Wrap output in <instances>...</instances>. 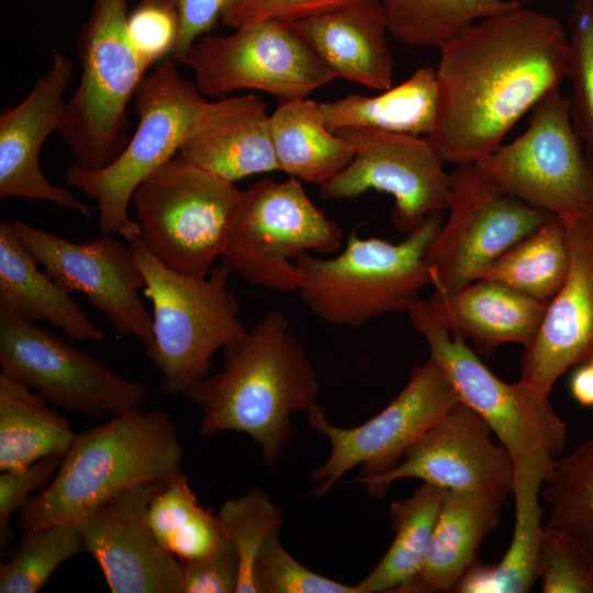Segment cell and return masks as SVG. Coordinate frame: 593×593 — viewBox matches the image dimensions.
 Here are the masks:
<instances>
[{"label":"cell","instance_id":"cell-1","mask_svg":"<svg viewBox=\"0 0 593 593\" xmlns=\"http://www.w3.org/2000/svg\"><path fill=\"white\" fill-rule=\"evenodd\" d=\"M437 112L427 136L445 163L475 164L567 77L569 36L541 11L517 7L439 47Z\"/></svg>","mask_w":593,"mask_h":593},{"label":"cell","instance_id":"cell-2","mask_svg":"<svg viewBox=\"0 0 593 593\" xmlns=\"http://www.w3.org/2000/svg\"><path fill=\"white\" fill-rule=\"evenodd\" d=\"M315 369L286 315L272 310L223 348L222 368L184 393L201 409L199 434L248 435L275 467L291 435L293 413L316 405Z\"/></svg>","mask_w":593,"mask_h":593},{"label":"cell","instance_id":"cell-3","mask_svg":"<svg viewBox=\"0 0 593 593\" xmlns=\"http://www.w3.org/2000/svg\"><path fill=\"white\" fill-rule=\"evenodd\" d=\"M182 447L164 410L111 416L76 435L52 481L19 510L24 536L53 525H77L122 490L166 483L183 471Z\"/></svg>","mask_w":593,"mask_h":593},{"label":"cell","instance_id":"cell-4","mask_svg":"<svg viewBox=\"0 0 593 593\" xmlns=\"http://www.w3.org/2000/svg\"><path fill=\"white\" fill-rule=\"evenodd\" d=\"M128 246L153 304V337L145 354L160 373V391L184 395L209 376L213 354L247 333L228 289L232 271L222 264L208 277H193L165 266L141 236Z\"/></svg>","mask_w":593,"mask_h":593},{"label":"cell","instance_id":"cell-5","mask_svg":"<svg viewBox=\"0 0 593 593\" xmlns=\"http://www.w3.org/2000/svg\"><path fill=\"white\" fill-rule=\"evenodd\" d=\"M441 225V213H435L399 243L353 233L335 257L300 255L294 260L300 299L332 325L356 327L388 313H407L432 286L425 255Z\"/></svg>","mask_w":593,"mask_h":593},{"label":"cell","instance_id":"cell-6","mask_svg":"<svg viewBox=\"0 0 593 593\" xmlns=\"http://www.w3.org/2000/svg\"><path fill=\"white\" fill-rule=\"evenodd\" d=\"M128 0H93L77 36L79 85L58 131L86 169L112 164L128 143L127 104L149 68L127 33Z\"/></svg>","mask_w":593,"mask_h":593},{"label":"cell","instance_id":"cell-7","mask_svg":"<svg viewBox=\"0 0 593 593\" xmlns=\"http://www.w3.org/2000/svg\"><path fill=\"white\" fill-rule=\"evenodd\" d=\"M138 124L120 156L101 169L77 164L65 171V182L97 202L102 235L120 234L127 242L141 236L128 215L137 187L178 154L208 100L194 81L183 78L169 57L139 82L134 97Z\"/></svg>","mask_w":593,"mask_h":593},{"label":"cell","instance_id":"cell-8","mask_svg":"<svg viewBox=\"0 0 593 593\" xmlns=\"http://www.w3.org/2000/svg\"><path fill=\"white\" fill-rule=\"evenodd\" d=\"M242 194L234 182L177 154L134 192L141 238L168 268L208 277L225 251Z\"/></svg>","mask_w":593,"mask_h":593},{"label":"cell","instance_id":"cell-9","mask_svg":"<svg viewBox=\"0 0 593 593\" xmlns=\"http://www.w3.org/2000/svg\"><path fill=\"white\" fill-rule=\"evenodd\" d=\"M342 227L309 198L299 179L262 178L243 191L222 264L249 283L299 291L295 259L331 255L343 244Z\"/></svg>","mask_w":593,"mask_h":593},{"label":"cell","instance_id":"cell-10","mask_svg":"<svg viewBox=\"0 0 593 593\" xmlns=\"http://www.w3.org/2000/svg\"><path fill=\"white\" fill-rule=\"evenodd\" d=\"M526 131L475 165L503 193L563 222L593 214V169L560 87L530 110Z\"/></svg>","mask_w":593,"mask_h":593},{"label":"cell","instance_id":"cell-11","mask_svg":"<svg viewBox=\"0 0 593 593\" xmlns=\"http://www.w3.org/2000/svg\"><path fill=\"white\" fill-rule=\"evenodd\" d=\"M407 314L461 402L489 424L513 460L539 449L559 456L567 426L549 398L519 381L511 384L497 378L465 339L440 321L428 301L419 299Z\"/></svg>","mask_w":593,"mask_h":593},{"label":"cell","instance_id":"cell-12","mask_svg":"<svg viewBox=\"0 0 593 593\" xmlns=\"http://www.w3.org/2000/svg\"><path fill=\"white\" fill-rule=\"evenodd\" d=\"M447 210V222L425 255L434 294L452 293L478 280L552 215L503 193L475 164L457 165L449 172Z\"/></svg>","mask_w":593,"mask_h":593},{"label":"cell","instance_id":"cell-13","mask_svg":"<svg viewBox=\"0 0 593 593\" xmlns=\"http://www.w3.org/2000/svg\"><path fill=\"white\" fill-rule=\"evenodd\" d=\"M199 91L223 99L238 90L272 94L279 102L306 98L336 78L290 23L267 20L230 35L205 34L188 49Z\"/></svg>","mask_w":593,"mask_h":593},{"label":"cell","instance_id":"cell-14","mask_svg":"<svg viewBox=\"0 0 593 593\" xmlns=\"http://www.w3.org/2000/svg\"><path fill=\"white\" fill-rule=\"evenodd\" d=\"M461 402L439 365L429 357L411 369L404 389L385 409L356 427L328 422L323 406L306 412L309 425L329 441L328 457L310 474L313 496H324L346 472L360 467V478L383 474L443 415Z\"/></svg>","mask_w":593,"mask_h":593},{"label":"cell","instance_id":"cell-15","mask_svg":"<svg viewBox=\"0 0 593 593\" xmlns=\"http://www.w3.org/2000/svg\"><path fill=\"white\" fill-rule=\"evenodd\" d=\"M1 374L51 405L99 417L139 409L147 387L128 380L36 322L0 315Z\"/></svg>","mask_w":593,"mask_h":593},{"label":"cell","instance_id":"cell-16","mask_svg":"<svg viewBox=\"0 0 593 593\" xmlns=\"http://www.w3.org/2000/svg\"><path fill=\"white\" fill-rule=\"evenodd\" d=\"M335 133L353 146L354 157L320 186L323 199H354L369 190L385 192L394 199L392 223L406 234L447 210L449 174L427 136L360 127Z\"/></svg>","mask_w":593,"mask_h":593},{"label":"cell","instance_id":"cell-17","mask_svg":"<svg viewBox=\"0 0 593 593\" xmlns=\"http://www.w3.org/2000/svg\"><path fill=\"white\" fill-rule=\"evenodd\" d=\"M18 236L43 270L65 291L82 292L115 332L143 344L153 337V316L139 298L145 279L130 246L113 235L74 243L14 220Z\"/></svg>","mask_w":593,"mask_h":593},{"label":"cell","instance_id":"cell-18","mask_svg":"<svg viewBox=\"0 0 593 593\" xmlns=\"http://www.w3.org/2000/svg\"><path fill=\"white\" fill-rule=\"evenodd\" d=\"M489 424L459 402L427 429L392 470L356 478L373 496H384L401 479H419L449 490H474L505 501L513 493L514 460L492 438Z\"/></svg>","mask_w":593,"mask_h":593},{"label":"cell","instance_id":"cell-19","mask_svg":"<svg viewBox=\"0 0 593 593\" xmlns=\"http://www.w3.org/2000/svg\"><path fill=\"white\" fill-rule=\"evenodd\" d=\"M163 484L122 490L77 524L83 551L112 593H180L181 561L160 546L148 523L150 500Z\"/></svg>","mask_w":593,"mask_h":593},{"label":"cell","instance_id":"cell-20","mask_svg":"<svg viewBox=\"0 0 593 593\" xmlns=\"http://www.w3.org/2000/svg\"><path fill=\"white\" fill-rule=\"evenodd\" d=\"M563 223L569 271L525 348L518 380L547 398L566 371L593 358V214Z\"/></svg>","mask_w":593,"mask_h":593},{"label":"cell","instance_id":"cell-21","mask_svg":"<svg viewBox=\"0 0 593 593\" xmlns=\"http://www.w3.org/2000/svg\"><path fill=\"white\" fill-rule=\"evenodd\" d=\"M72 75L71 61L56 48L52 66L40 76L30 93L0 114V199L21 197L48 201L89 217L90 206L67 187L52 184L43 175L40 154L45 139L58 131L65 102L63 96Z\"/></svg>","mask_w":593,"mask_h":593},{"label":"cell","instance_id":"cell-22","mask_svg":"<svg viewBox=\"0 0 593 593\" xmlns=\"http://www.w3.org/2000/svg\"><path fill=\"white\" fill-rule=\"evenodd\" d=\"M178 154L231 182L279 170L270 115L250 93L208 101Z\"/></svg>","mask_w":593,"mask_h":593},{"label":"cell","instance_id":"cell-23","mask_svg":"<svg viewBox=\"0 0 593 593\" xmlns=\"http://www.w3.org/2000/svg\"><path fill=\"white\" fill-rule=\"evenodd\" d=\"M290 24L335 78L379 91L392 87L393 58L379 0H356Z\"/></svg>","mask_w":593,"mask_h":593},{"label":"cell","instance_id":"cell-24","mask_svg":"<svg viewBox=\"0 0 593 593\" xmlns=\"http://www.w3.org/2000/svg\"><path fill=\"white\" fill-rule=\"evenodd\" d=\"M502 504L486 492L445 489L423 566L396 593L454 592L497 525Z\"/></svg>","mask_w":593,"mask_h":593},{"label":"cell","instance_id":"cell-25","mask_svg":"<svg viewBox=\"0 0 593 593\" xmlns=\"http://www.w3.org/2000/svg\"><path fill=\"white\" fill-rule=\"evenodd\" d=\"M555 457L539 449L514 460L515 526L510 548L495 564L475 562L457 584V593H526L537 579L542 538L539 495Z\"/></svg>","mask_w":593,"mask_h":593},{"label":"cell","instance_id":"cell-26","mask_svg":"<svg viewBox=\"0 0 593 593\" xmlns=\"http://www.w3.org/2000/svg\"><path fill=\"white\" fill-rule=\"evenodd\" d=\"M428 302L452 333L471 339L484 355L508 343L526 348L547 307L490 279H478L452 293H433Z\"/></svg>","mask_w":593,"mask_h":593},{"label":"cell","instance_id":"cell-27","mask_svg":"<svg viewBox=\"0 0 593 593\" xmlns=\"http://www.w3.org/2000/svg\"><path fill=\"white\" fill-rule=\"evenodd\" d=\"M0 315L60 328L67 340L99 342L103 332L58 286L22 243L12 222H0Z\"/></svg>","mask_w":593,"mask_h":593},{"label":"cell","instance_id":"cell-28","mask_svg":"<svg viewBox=\"0 0 593 593\" xmlns=\"http://www.w3.org/2000/svg\"><path fill=\"white\" fill-rule=\"evenodd\" d=\"M318 105L325 125L334 133L360 127L429 136L437 112L435 67H421L400 85L374 97L349 94Z\"/></svg>","mask_w":593,"mask_h":593},{"label":"cell","instance_id":"cell-29","mask_svg":"<svg viewBox=\"0 0 593 593\" xmlns=\"http://www.w3.org/2000/svg\"><path fill=\"white\" fill-rule=\"evenodd\" d=\"M270 133L279 171L309 183L322 186L354 157L353 146L327 128L315 100L279 102Z\"/></svg>","mask_w":593,"mask_h":593},{"label":"cell","instance_id":"cell-30","mask_svg":"<svg viewBox=\"0 0 593 593\" xmlns=\"http://www.w3.org/2000/svg\"><path fill=\"white\" fill-rule=\"evenodd\" d=\"M67 417L30 388L0 373V470L63 457L76 438Z\"/></svg>","mask_w":593,"mask_h":593},{"label":"cell","instance_id":"cell-31","mask_svg":"<svg viewBox=\"0 0 593 593\" xmlns=\"http://www.w3.org/2000/svg\"><path fill=\"white\" fill-rule=\"evenodd\" d=\"M445 489L423 482L390 506L393 540L379 563L357 586L361 593H396L419 572Z\"/></svg>","mask_w":593,"mask_h":593},{"label":"cell","instance_id":"cell-32","mask_svg":"<svg viewBox=\"0 0 593 593\" xmlns=\"http://www.w3.org/2000/svg\"><path fill=\"white\" fill-rule=\"evenodd\" d=\"M569 267L566 225L558 216L550 215L495 259L479 279L497 281L548 305L563 284Z\"/></svg>","mask_w":593,"mask_h":593},{"label":"cell","instance_id":"cell-33","mask_svg":"<svg viewBox=\"0 0 593 593\" xmlns=\"http://www.w3.org/2000/svg\"><path fill=\"white\" fill-rule=\"evenodd\" d=\"M148 523L160 546L181 562L209 556L226 537L217 514L199 504L184 471L154 494Z\"/></svg>","mask_w":593,"mask_h":593},{"label":"cell","instance_id":"cell-34","mask_svg":"<svg viewBox=\"0 0 593 593\" xmlns=\"http://www.w3.org/2000/svg\"><path fill=\"white\" fill-rule=\"evenodd\" d=\"M389 34L413 47H439L469 25L517 7L510 0H379Z\"/></svg>","mask_w":593,"mask_h":593},{"label":"cell","instance_id":"cell-35","mask_svg":"<svg viewBox=\"0 0 593 593\" xmlns=\"http://www.w3.org/2000/svg\"><path fill=\"white\" fill-rule=\"evenodd\" d=\"M540 494L551 510L547 525L572 537L593 560V437L555 459Z\"/></svg>","mask_w":593,"mask_h":593},{"label":"cell","instance_id":"cell-36","mask_svg":"<svg viewBox=\"0 0 593 593\" xmlns=\"http://www.w3.org/2000/svg\"><path fill=\"white\" fill-rule=\"evenodd\" d=\"M217 516L239 558L236 593H258L256 562L265 544L281 529L283 517L280 508L262 489L254 488L235 500L226 501Z\"/></svg>","mask_w":593,"mask_h":593},{"label":"cell","instance_id":"cell-37","mask_svg":"<svg viewBox=\"0 0 593 593\" xmlns=\"http://www.w3.org/2000/svg\"><path fill=\"white\" fill-rule=\"evenodd\" d=\"M77 525H53L24 536L0 566V593H35L67 559L82 551Z\"/></svg>","mask_w":593,"mask_h":593},{"label":"cell","instance_id":"cell-38","mask_svg":"<svg viewBox=\"0 0 593 593\" xmlns=\"http://www.w3.org/2000/svg\"><path fill=\"white\" fill-rule=\"evenodd\" d=\"M567 77L571 116L593 169V0H572Z\"/></svg>","mask_w":593,"mask_h":593},{"label":"cell","instance_id":"cell-39","mask_svg":"<svg viewBox=\"0 0 593 593\" xmlns=\"http://www.w3.org/2000/svg\"><path fill=\"white\" fill-rule=\"evenodd\" d=\"M537 579L544 593H593V560L572 537L546 524Z\"/></svg>","mask_w":593,"mask_h":593},{"label":"cell","instance_id":"cell-40","mask_svg":"<svg viewBox=\"0 0 593 593\" xmlns=\"http://www.w3.org/2000/svg\"><path fill=\"white\" fill-rule=\"evenodd\" d=\"M258 593H361L356 585H347L323 577L295 560L272 536L261 549L255 568Z\"/></svg>","mask_w":593,"mask_h":593},{"label":"cell","instance_id":"cell-41","mask_svg":"<svg viewBox=\"0 0 593 593\" xmlns=\"http://www.w3.org/2000/svg\"><path fill=\"white\" fill-rule=\"evenodd\" d=\"M127 33L141 59L150 67L171 57L177 44L178 22L167 7L141 0L128 14Z\"/></svg>","mask_w":593,"mask_h":593},{"label":"cell","instance_id":"cell-42","mask_svg":"<svg viewBox=\"0 0 593 593\" xmlns=\"http://www.w3.org/2000/svg\"><path fill=\"white\" fill-rule=\"evenodd\" d=\"M60 456H49L19 470H5L0 474V547L7 548L13 540L10 519L26 500L45 489L60 465Z\"/></svg>","mask_w":593,"mask_h":593},{"label":"cell","instance_id":"cell-43","mask_svg":"<svg viewBox=\"0 0 593 593\" xmlns=\"http://www.w3.org/2000/svg\"><path fill=\"white\" fill-rule=\"evenodd\" d=\"M354 1L356 0H230L221 22L234 30L267 20L290 23Z\"/></svg>","mask_w":593,"mask_h":593},{"label":"cell","instance_id":"cell-44","mask_svg":"<svg viewBox=\"0 0 593 593\" xmlns=\"http://www.w3.org/2000/svg\"><path fill=\"white\" fill-rule=\"evenodd\" d=\"M239 558L225 537L209 556L181 562L180 593H236Z\"/></svg>","mask_w":593,"mask_h":593},{"label":"cell","instance_id":"cell-45","mask_svg":"<svg viewBox=\"0 0 593 593\" xmlns=\"http://www.w3.org/2000/svg\"><path fill=\"white\" fill-rule=\"evenodd\" d=\"M167 7L174 12L178 22V37L171 55L180 63L188 49L201 36L221 21V16L230 0H148Z\"/></svg>","mask_w":593,"mask_h":593},{"label":"cell","instance_id":"cell-46","mask_svg":"<svg viewBox=\"0 0 593 593\" xmlns=\"http://www.w3.org/2000/svg\"><path fill=\"white\" fill-rule=\"evenodd\" d=\"M579 366L570 381L572 396L583 406H593V362Z\"/></svg>","mask_w":593,"mask_h":593},{"label":"cell","instance_id":"cell-47","mask_svg":"<svg viewBox=\"0 0 593 593\" xmlns=\"http://www.w3.org/2000/svg\"><path fill=\"white\" fill-rule=\"evenodd\" d=\"M510 1H512V2H514V3H516V4L522 5L523 2L528 1V0H510Z\"/></svg>","mask_w":593,"mask_h":593},{"label":"cell","instance_id":"cell-48","mask_svg":"<svg viewBox=\"0 0 593 593\" xmlns=\"http://www.w3.org/2000/svg\"><path fill=\"white\" fill-rule=\"evenodd\" d=\"M591 361L593 362V358H592V360H591Z\"/></svg>","mask_w":593,"mask_h":593}]
</instances>
